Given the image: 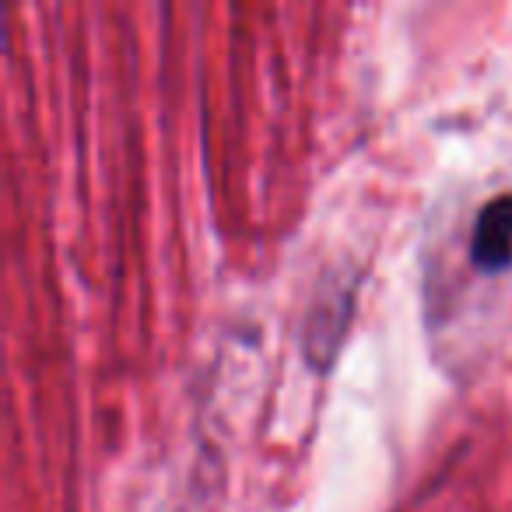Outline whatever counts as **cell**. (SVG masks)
I'll use <instances>...</instances> for the list:
<instances>
[{
  "mask_svg": "<svg viewBox=\"0 0 512 512\" xmlns=\"http://www.w3.org/2000/svg\"><path fill=\"white\" fill-rule=\"evenodd\" d=\"M470 256L481 271H502L512 264V193H502L481 207Z\"/></svg>",
  "mask_w": 512,
  "mask_h": 512,
  "instance_id": "1",
  "label": "cell"
}]
</instances>
